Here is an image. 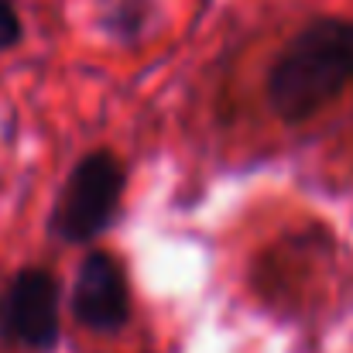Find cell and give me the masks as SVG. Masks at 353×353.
Masks as SVG:
<instances>
[{
  "mask_svg": "<svg viewBox=\"0 0 353 353\" xmlns=\"http://www.w3.org/2000/svg\"><path fill=\"white\" fill-rule=\"evenodd\" d=\"M353 86V17H316L295 31L264 76V100L281 123H302Z\"/></svg>",
  "mask_w": 353,
  "mask_h": 353,
  "instance_id": "obj_1",
  "label": "cell"
},
{
  "mask_svg": "<svg viewBox=\"0 0 353 353\" xmlns=\"http://www.w3.org/2000/svg\"><path fill=\"white\" fill-rule=\"evenodd\" d=\"M127 189L123 161L110 148L86 151L65 175L48 216V234L62 243H93L117 220Z\"/></svg>",
  "mask_w": 353,
  "mask_h": 353,
  "instance_id": "obj_2",
  "label": "cell"
},
{
  "mask_svg": "<svg viewBox=\"0 0 353 353\" xmlns=\"http://www.w3.org/2000/svg\"><path fill=\"white\" fill-rule=\"evenodd\" d=\"M24 41V17L17 10V0H0V55L17 48Z\"/></svg>",
  "mask_w": 353,
  "mask_h": 353,
  "instance_id": "obj_6",
  "label": "cell"
},
{
  "mask_svg": "<svg viewBox=\"0 0 353 353\" xmlns=\"http://www.w3.org/2000/svg\"><path fill=\"white\" fill-rule=\"evenodd\" d=\"M62 340V288L52 268L28 264L0 288V343L52 353Z\"/></svg>",
  "mask_w": 353,
  "mask_h": 353,
  "instance_id": "obj_3",
  "label": "cell"
},
{
  "mask_svg": "<svg viewBox=\"0 0 353 353\" xmlns=\"http://www.w3.org/2000/svg\"><path fill=\"white\" fill-rule=\"evenodd\" d=\"M69 309H72V319L97 336H117L127 330L130 312H134L130 285H127L123 264L110 250H90L79 261Z\"/></svg>",
  "mask_w": 353,
  "mask_h": 353,
  "instance_id": "obj_4",
  "label": "cell"
},
{
  "mask_svg": "<svg viewBox=\"0 0 353 353\" xmlns=\"http://www.w3.org/2000/svg\"><path fill=\"white\" fill-rule=\"evenodd\" d=\"M97 21L114 41L134 45L148 34L151 0H97Z\"/></svg>",
  "mask_w": 353,
  "mask_h": 353,
  "instance_id": "obj_5",
  "label": "cell"
}]
</instances>
